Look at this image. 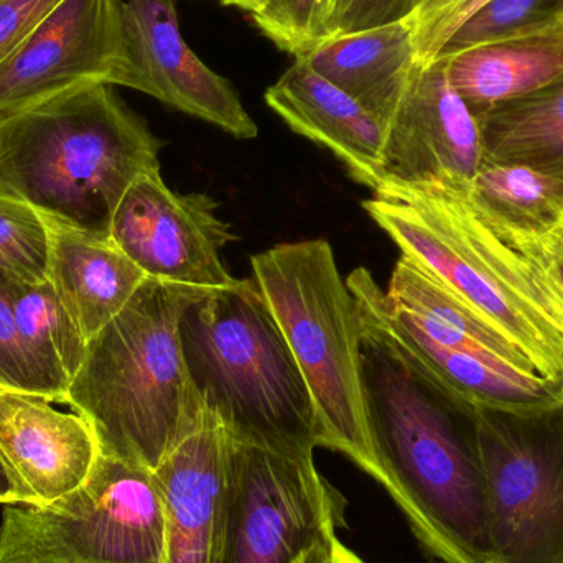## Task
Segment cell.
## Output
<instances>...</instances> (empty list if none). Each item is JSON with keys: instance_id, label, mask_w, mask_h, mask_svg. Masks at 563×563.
Segmentation results:
<instances>
[{"instance_id": "cell-1", "label": "cell", "mask_w": 563, "mask_h": 563, "mask_svg": "<svg viewBox=\"0 0 563 563\" xmlns=\"http://www.w3.org/2000/svg\"><path fill=\"white\" fill-rule=\"evenodd\" d=\"M361 328L367 422L384 488L440 561L493 563L473 407L442 393L363 321Z\"/></svg>"}, {"instance_id": "cell-2", "label": "cell", "mask_w": 563, "mask_h": 563, "mask_svg": "<svg viewBox=\"0 0 563 563\" xmlns=\"http://www.w3.org/2000/svg\"><path fill=\"white\" fill-rule=\"evenodd\" d=\"M363 207L402 256L488 318L542 377L563 380L561 295L531 240L495 220L472 184H384Z\"/></svg>"}, {"instance_id": "cell-3", "label": "cell", "mask_w": 563, "mask_h": 563, "mask_svg": "<svg viewBox=\"0 0 563 563\" xmlns=\"http://www.w3.org/2000/svg\"><path fill=\"white\" fill-rule=\"evenodd\" d=\"M164 142L109 85L82 86L0 112V197L111 240L122 197L161 168Z\"/></svg>"}, {"instance_id": "cell-4", "label": "cell", "mask_w": 563, "mask_h": 563, "mask_svg": "<svg viewBox=\"0 0 563 563\" xmlns=\"http://www.w3.org/2000/svg\"><path fill=\"white\" fill-rule=\"evenodd\" d=\"M210 291L148 277L88 341L65 404L91 426L101 455L155 470L200 422L180 324Z\"/></svg>"}, {"instance_id": "cell-5", "label": "cell", "mask_w": 563, "mask_h": 563, "mask_svg": "<svg viewBox=\"0 0 563 563\" xmlns=\"http://www.w3.org/2000/svg\"><path fill=\"white\" fill-rule=\"evenodd\" d=\"M180 331L201 402L234 443L313 459V400L256 282L210 291L185 313Z\"/></svg>"}, {"instance_id": "cell-6", "label": "cell", "mask_w": 563, "mask_h": 563, "mask_svg": "<svg viewBox=\"0 0 563 563\" xmlns=\"http://www.w3.org/2000/svg\"><path fill=\"white\" fill-rule=\"evenodd\" d=\"M251 266L310 390L320 445L386 486L367 422L363 328L330 243L279 244L251 257Z\"/></svg>"}, {"instance_id": "cell-7", "label": "cell", "mask_w": 563, "mask_h": 563, "mask_svg": "<svg viewBox=\"0 0 563 563\" xmlns=\"http://www.w3.org/2000/svg\"><path fill=\"white\" fill-rule=\"evenodd\" d=\"M0 563H167L154 470L99 455L71 495L52 505H5Z\"/></svg>"}, {"instance_id": "cell-8", "label": "cell", "mask_w": 563, "mask_h": 563, "mask_svg": "<svg viewBox=\"0 0 563 563\" xmlns=\"http://www.w3.org/2000/svg\"><path fill=\"white\" fill-rule=\"evenodd\" d=\"M473 412L493 563H563V400L538 410Z\"/></svg>"}, {"instance_id": "cell-9", "label": "cell", "mask_w": 563, "mask_h": 563, "mask_svg": "<svg viewBox=\"0 0 563 563\" xmlns=\"http://www.w3.org/2000/svg\"><path fill=\"white\" fill-rule=\"evenodd\" d=\"M344 501L314 468L233 442L231 506L221 563H295L343 525Z\"/></svg>"}, {"instance_id": "cell-10", "label": "cell", "mask_w": 563, "mask_h": 563, "mask_svg": "<svg viewBox=\"0 0 563 563\" xmlns=\"http://www.w3.org/2000/svg\"><path fill=\"white\" fill-rule=\"evenodd\" d=\"M124 0H62L0 65V112L91 85L131 88Z\"/></svg>"}, {"instance_id": "cell-11", "label": "cell", "mask_w": 563, "mask_h": 563, "mask_svg": "<svg viewBox=\"0 0 563 563\" xmlns=\"http://www.w3.org/2000/svg\"><path fill=\"white\" fill-rule=\"evenodd\" d=\"M111 240L147 277L203 290L236 287L221 250L236 240L207 194L180 195L158 170L125 191L111 224Z\"/></svg>"}, {"instance_id": "cell-12", "label": "cell", "mask_w": 563, "mask_h": 563, "mask_svg": "<svg viewBox=\"0 0 563 563\" xmlns=\"http://www.w3.org/2000/svg\"><path fill=\"white\" fill-rule=\"evenodd\" d=\"M482 165L478 122L442 59L417 66L384 125L383 185L472 184Z\"/></svg>"}, {"instance_id": "cell-13", "label": "cell", "mask_w": 563, "mask_h": 563, "mask_svg": "<svg viewBox=\"0 0 563 563\" xmlns=\"http://www.w3.org/2000/svg\"><path fill=\"white\" fill-rule=\"evenodd\" d=\"M346 284L360 320L456 402L489 409L538 410L563 400V380L503 369L427 336L364 267L353 271Z\"/></svg>"}, {"instance_id": "cell-14", "label": "cell", "mask_w": 563, "mask_h": 563, "mask_svg": "<svg viewBox=\"0 0 563 563\" xmlns=\"http://www.w3.org/2000/svg\"><path fill=\"white\" fill-rule=\"evenodd\" d=\"M122 9L134 69L132 89L234 137H256V122L234 86L208 68L185 42L175 0H124Z\"/></svg>"}, {"instance_id": "cell-15", "label": "cell", "mask_w": 563, "mask_h": 563, "mask_svg": "<svg viewBox=\"0 0 563 563\" xmlns=\"http://www.w3.org/2000/svg\"><path fill=\"white\" fill-rule=\"evenodd\" d=\"M233 440L217 413L200 422L154 470L167 563H221L231 506Z\"/></svg>"}, {"instance_id": "cell-16", "label": "cell", "mask_w": 563, "mask_h": 563, "mask_svg": "<svg viewBox=\"0 0 563 563\" xmlns=\"http://www.w3.org/2000/svg\"><path fill=\"white\" fill-rule=\"evenodd\" d=\"M35 394L0 389V459L23 505H52L85 485L99 452L91 426Z\"/></svg>"}, {"instance_id": "cell-17", "label": "cell", "mask_w": 563, "mask_h": 563, "mask_svg": "<svg viewBox=\"0 0 563 563\" xmlns=\"http://www.w3.org/2000/svg\"><path fill=\"white\" fill-rule=\"evenodd\" d=\"M266 102L291 131L333 152L354 180L373 191L380 188L383 125L303 58H295L267 89Z\"/></svg>"}, {"instance_id": "cell-18", "label": "cell", "mask_w": 563, "mask_h": 563, "mask_svg": "<svg viewBox=\"0 0 563 563\" xmlns=\"http://www.w3.org/2000/svg\"><path fill=\"white\" fill-rule=\"evenodd\" d=\"M46 221V220H45ZM49 230L48 279L86 341L118 317L148 279L112 240L46 221Z\"/></svg>"}, {"instance_id": "cell-19", "label": "cell", "mask_w": 563, "mask_h": 563, "mask_svg": "<svg viewBox=\"0 0 563 563\" xmlns=\"http://www.w3.org/2000/svg\"><path fill=\"white\" fill-rule=\"evenodd\" d=\"M303 59L318 75L356 99L383 129L419 66L406 19L331 36Z\"/></svg>"}, {"instance_id": "cell-20", "label": "cell", "mask_w": 563, "mask_h": 563, "mask_svg": "<svg viewBox=\"0 0 563 563\" xmlns=\"http://www.w3.org/2000/svg\"><path fill=\"white\" fill-rule=\"evenodd\" d=\"M386 294L420 331L437 343L503 369L541 376L499 328L409 257L400 256Z\"/></svg>"}, {"instance_id": "cell-21", "label": "cell", "mask_w": 563, "mask_h": 563, "mask_svg": "<svg viewBox=\"0 0 563 563\" xmlns=\"http://www.w3.org/2000/svg\"><path fill=\"white\" fill-rule=\"evenodd\" d=\"M439 59L455 91L473 114H478L563 75V20L539 32L473 46Z\"/></svg>"}, {"instance_id": "cell-22", "label": "cell", "mask_w": 563, "mask_h": 563, "mask_svg": "<svg viewBox=\"0 0 563 563\" xmlns=\"http://www.w3.org/2000/svg\"><path fill=\"white\" fill-rule=\"evenodd\" d=\"M475 118L483 164L521 165L563 177V75Z\"/></svg>"}, {"instance_id": "cell-23", "label": "cell", "mask_w": 563, "mask_h": 563, "mask_svg": "<svg viewBox=\"0 0 563 563\" xmlns=\"http://www.w3.org/2000/svg\"><path fill=\"white\" fill-rule=\"evenodd\" d=\"M0 290L9 301L23 344L66 400L69 380L81 367L88 341L49 279L30 284L0 271Z\"/></svg>"}, {"instance_id": "cell-24", "label": "cell", "mask_w": 563, "mask_h": 563, "mask_svg": "<svg viewBox=\"0 0 563 563\" xmlns=\"http://www.w3.org/2000/svg\"><path fill=\"white\" fill-rule=\"evenodd\" d=\"M475 200L522 240H541L563 220V177L521 165L483 164Z\"/></svg>"}, {"instance_id": "cell-25", "label": "cell", "mask_w": 563, "mask_h": 563, "mask_svg": "<svg viewBox=\"0 0 563 563\" xmlns=\"http://www.w3.org/2000/svg\"><path fill=\"white\" fill-rule=\"evenodd\" d=\"M561 20L563 0H489L468 22L463 23L439 58L473 46L539 32Z\"/></svg>"}, {"instance_id": "cell-26", "label": "cell", "mask_w": 563, "mask_h": 563, "mask_svg": "<svg viewBox=\"0 0 563 563\" xmlns=\"http://www.w3.org/2000/svg\"><path fill=\"white\" fill-rule=\"evenodd\" d=\"M0 271L40 284L48 280L49 230L22 201L0 197Z\"/></svg>"}, {"instance_id": "cell-27", "label": "cell", "mask_w": 563, "mask_h": 563, "mask_svg": "<svg viewBox=\"0 0 563 563\" xmlns=\"http://www.w3.org/2000/svg\"><path fill=\"white\" fill-rule=\"evenodd\" d=\"M257 29L295 58L331 38V0H269L253 13Z\"/></svg>"}, {"instance_id": "cell-28", "label": "cell", "mask_w": 563, "mask_h": 563, "mask_svg": "<svg viewBox=\"0 0 563 563\" xmlns=\"http://www.w3.org/2000/svg\"><path fill=\"white\" fill-rule=\"evenodd\" d=\"M489 0H412L404 19L416 43L417 65L429 66L446 43Z\"/></svg>"}, {"instance_id": "cell-29", "label": "cell", "mask_w": 563, "mask_h": 563, "mask_svg": "<svg viewBox=\"0 0 563 563\" xmlns=\"http://www.w3.org/2000/svg\"><path fill=\"white\" fill-rule=\"evenodd\" d=\"M0 389L20 390L65 404L62 390L45 376L16 331L9 301L0 290Z\"/></svg>"}, {"instance_id": "cell-30", "label": "cell", "mask_w": 563, "mask_h": 563, "mask_svg": "<svg viewBox=\"0 0 563 563\" xmlns=\"http://www.w3.org/2000/svg\"><path fill=\"white\" fill-rule=\"evenodd\" d=\"M62 0H0V65Z\"/></svg>"}, {"instance_id": "cell-31", "label": "cell", "mask_w": 563, "mask_h": 563, "mask_svg": "<svg viewBox=\"0 0 563 563\" xmlns=\"http://www.w3.org/2000/svg\"><path fill=\"white\" fill-rule=\"evenodd\" d=\"M412 0H344L330 25L331 36L360 32L404 19Z\"/></svg>"}, {"instance_id": "cell-32", "label": "cell", "mask_w": 563, "mask_h": 563, "mask_svg": "<svg viewBox=\"0 0 563 563\" xmlns=\"http://www.w3.org/2000/svg\"><path fill=\"white\" fill-rule=\"evenodd\" d=\"M531 246L563 301V220L541 240H531Z\"/></svg>"}, {"instance_id": "cell-33", "label": "cell", "mask_w": 563, "mask_h": 563, "mask_svg": "<svg viewBox=\"0 0 563 563\" xmlns=\"http://www.w3.org/2000/svg\"><path fill=\"white\" fill-rule=\"evenodd\" d=\"M336 534H333L314 542L311 548L301 552L300 558L295 563H338L336 555H334V542H336Z\"/></svg>"}, {"instance_id": "cell-34", "label": "cell", "mask_w": 563, "mask_h": 563, "mask_svg": "<svg viewBox=\"0 0 563 563\" xmlns=\"http://www.w3.org/2000/svg\"><path fill=\"white\" fill-rule=\"evenodd\" d=\"M0 505H23V496L20 495L2 459H0Z\"/></svg>"}, {"instance_id": "cell-35", "label": "cell", "mask_w": 563, "mask_h": 563, "mask_svg": "<svg viewBox=\"0 0 563 563\" xmlns=\"http://www.w3.org/2000/svg\"><path fill=\"white\" fill-rule=\"evenodd\" d=\"M223 5L238 7V9L246 10L250 15L263 9L269 0H220Z\"/></svg>"}, {"instance_id": "cell-36", "label": "cell", "mask_w": 563, "mask_h": 563, "mask_svg": "<svg viewBox=\"0 0 563 563\" xmlns=\"http://www.w3.org/2000/svg\"><path fill=\"white\" fill-rule=\"evenodd\" d=\"M334 555H336L338 563H366L363 559L357 558L354 552H351L350 549L344 548L338 539L334 542Z\"/></svg>"}, {"instance_id": "cell-37", "label": "cell", "mask_w": 563, "mask_h": 563, "mask_svg": "<svg viewBox=\"0 0 563 563\" xmlns=\"http://www.w3.org/2000/svg\"><path fill=\"white\" fill-rule=\"evenodd\" d=\"M343 3H344V0H331V20H330V25H331V22H333L334 15H336L338 10L341 9V5H343Z\"/></svg>"}]
</instances>
